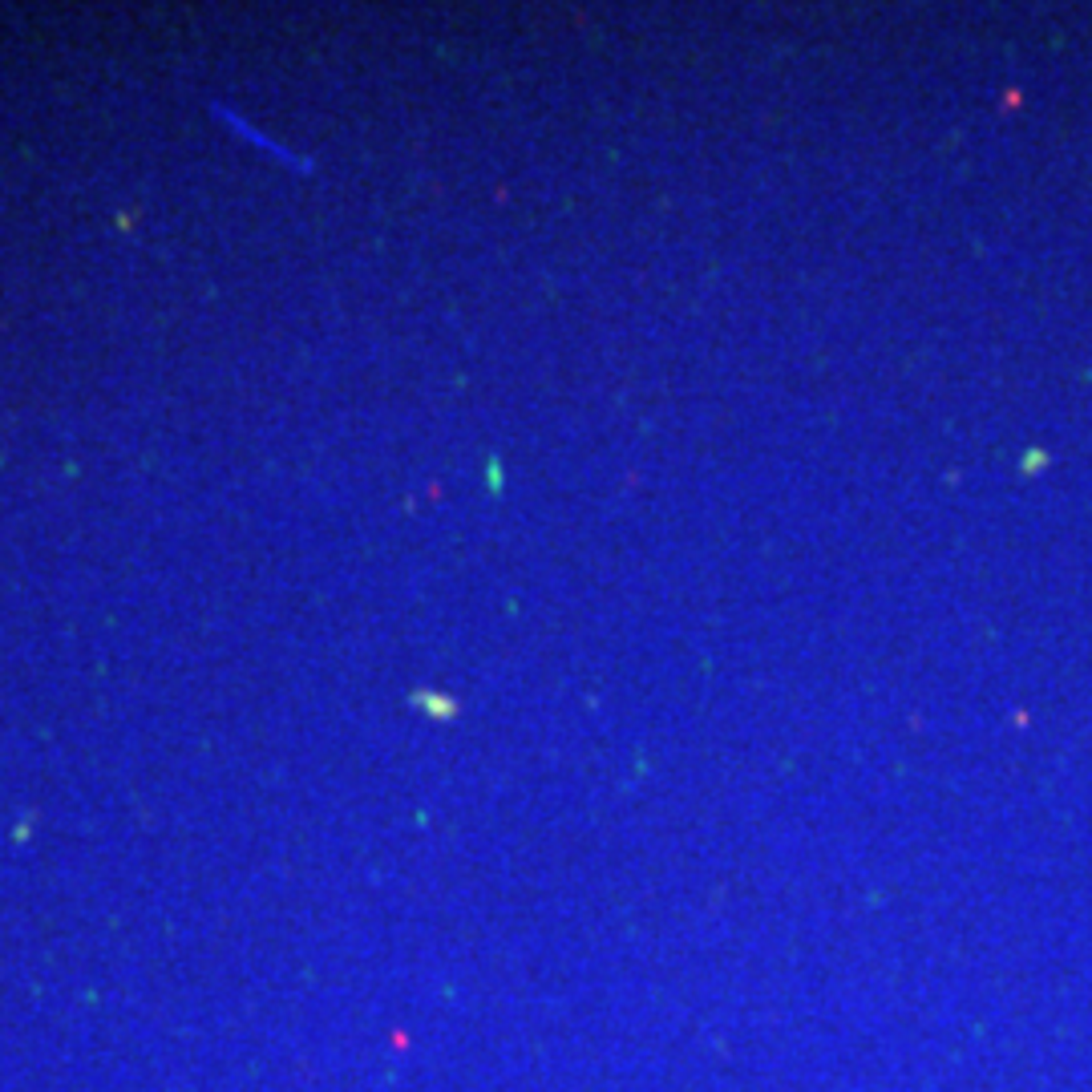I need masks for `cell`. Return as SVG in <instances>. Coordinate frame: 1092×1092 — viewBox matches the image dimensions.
<instances>
[{"label":"cell","mask_w":1092,"mask_h":1092,"mask_svg":"<svg viewBox=\"0 0 1092 1092\" xmlns=\"http://www.w3.org/2000/svg\"><path fill=\"white\" fill-rule=\"evenodd\" d=\"M1044 466H1048V454H1044V449H1040V446H1032V449H1028V454H1024V457H1020V469H1024V474H1040V469H1044Z\"/></svg>","instance_id":"cell-1"},{"label":"cell","mask_w":1092,"mask_h":1092,"mask_svg":"<svg viewBox=\"0 0 1092 1092\" xmlns=\"http://www.w3.org/2000/svg\"><path fill=\"white\" fill-rule=\"evenodd\" d=\"M489 486H502V474H498V461H489Z\"/></svg>","instance_id":"cell-2"}]
</instances>
